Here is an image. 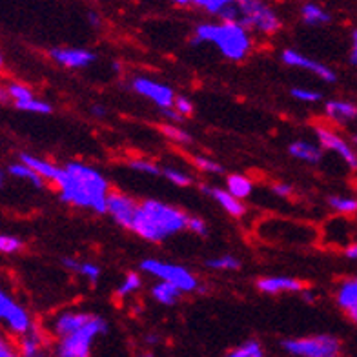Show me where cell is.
Returning a JSON list of instances; mask_svg holds the SVG:
<instances>
[{"mask_svg":"<svg viewBox=\"0 0 357 357\" xmlns=\"http://www.w3.org/2000/svg\"><path fill=\"white\" fill-rule=\"evenodd\" d=\"M61 199L75 208H88L95 213H108L109 183L99 169L84 162H70L62 168L55 183Z\"/></svg>","mask_w":357,"mask_h":357,"instance_id":"1","label":"cell"},{"mask_svg":"<svg viewBox=\"0 0 357 357\" xmlns=\"http://www.w3.org/2000/svg\"><path fill=\"white\" fill-rule=\"evenodd\" d=\"M188 219L190 215L166 202L146 199L139 204L132 231L150 243H162L181 230H186Z\"/></svg>","mask_w":357,"mask_h":357,"instance_id":"2","label":"cell"},{"mask_svg":"<svg viewBox=\"0 0 357 357\" xmlns=\"http://www.w3.org/2000/svg\"><path fill=\"white\" fill-rule=\"evenodd\" d=\"M210 43L228 61H245L252 52V38L239 22H204L199 24L193 33L192 44Z\"/></svg>","mask_w":357,"mask_h":357,"instance_id":"3","label":"cell"},{"mask_svg":"<svg viewBox=\"0 0 357 357\" xmlns=\"http://www.w3.org/2000/svg\"><path fill=\"white\" fill-rule=\"evenodd\" d=\"M106 332H108V323L100 315H93L84 328L56 341L55 357H91L93 341Z\"/></svg>","mask_w":357,"mask_h":357,"instance_id":"4","label":"cell"},{"mask_svg":"<svg viewBox=\"0 0 357 357\" xmlns=\"http://www.w3.org/2000/svg\"><path fill=\"white\" fill-rule=\"evenodd\" d=\"M239 6V24L246 31H259L263 35H275L282 28L279 15L259 0H241Z\"/></svg>","mask_w":357,"mask_h":357,"instance_id":"5","label":"cell"},{"mask_svg":"<svg viewBox=\"0 0 357 357\" xmlns=\"http://www.w3.org/2000/svg\"><path fill=\"white\" fill-rule=\"evenodd\" d=\"M281 347L284 352L294 357H339L343 348L341 341L330 334L284 339Z\"/></svg>","mask_w":357,"mask_h":357,"instance_id":"6","label":"cell"},{"mask_svg":"<svg viewBox=\"0 0 357 357\" xmlns=\"http://www.w3.org/2000/svg\"><path fill=\"white\" fill-rule=\"evenodd\" d=\"M141 270L146 273H150L159 281L169 282L177 287L183 294H190V291H199V279L190 272L188 268L181 266V264L165 263L159 259H144L141 263Z\"/></svg>","mask_w":357,"mask_h":357,"instance_id":"7","label":"cell"},{"mask_svg":"<svg viewBox=\"0 0 357 357\" xmlns=\"http://www.w3.org/2000/svg\"><path fill=\"white\" fill-rule=\"evenodd\" d=\"M0 324H4L8 332L19 337L35 328L29 312L20 303L15 301L11 294H8L4 288H0Z\"/></svg>","mask_w":357,"mask_h":357,"instance_id":"8","label":"cell"},{"mask_svg":"<svg viewBox=\"0 0 357 357\" xmlns=\"http://www.w3.org/2000/svg\"><path fill=\"white\" fill-rule=\"evenodd\" d=\"M315 137L323 150L334 151L344 160L348 168L357 169V151L337 132L328 126H315Z\"/></svg>","mask_w":357,"mask_h":357,"instance_id":"9","label":"cell"},{"mask_svg":"<svg viewBox=\"0 0 357 357\" xmlns=\"http://www.w3.org/2000/svg\"><path fill=\"white\" fill-rule=\"evenodd\" d=\"M132 89L135 93L141 95V97H144V99L157 104L160 109L174 108L175 97H177L169 86L160 84V82H155V80L151 79H146V77H135L132 80Z\"/></svg>","mask_w":357,"mask_h":357,"instance_id":"10","label":"cell"},{"mask_svg":"<svg viewBox=\"0 0 357 357\" xmlns=\"http://www.w3.org/2000/svg\"><path fill=\"white\" fill-rule=\"evenodd\" d=\"M139 204L141 202H137L135 199L126 195V193L112 192L108 197V213L113 217V221L117 222V225L132 230Z\"/></svg>","mask_w":357,"mask_h":357,"instance_id":"11","label":"cell"},{"mask_svg":"<svg viewBox=\"0 0 357 357\" xmlns=\"http://www.w3.org/2000/svg\"><path fill=\"white\" fill-rule=\"evenodd\" d=\"M282 64H287L290 68H299V70L310 71L315 77H319L324 82H335L337 75L332 68H328L326 64H321V62L314 61V59H308L303 53H299L297 50H284L281 53Z\"/></svg>","mask_w":357,"mask_h":357,"instance_id":"12","label":"cell"},{"mask_svg":"<svg viewBox=\"0 0 357 357\" xmlns=\"http://www.w3.org/2000/svg\"><path fill=\"white\" fill-rule=\"evenodd\" d=\"M93 314H88V312H77V310H68L61 312L59 315H55L52 321V332L56 339L68 337V335L75 334L80 328H84L86 324L91 321Z\"/></svg>","mask_w":357,"mask_h":357,"instance_id":"13","label":"cell"},{"mask_svg":"<svg viewBox=\"0 0 357 357\" xmlns=\"http://www.w3.org/2000/svg\"><path fill=\"white\" fill-rule=\"evenodd\" d=\"M50 56L56 64L71 68V70L89 66L97 59L95 53L88 52L84 47H53V50H50Z\"/></svg>","mask_w":357,"mask_h":357,"instance_id":"14","label":"cell"},{"mask_svg":"<svg viewBox=\"0 0 357 357\" xmlns=\"http://www.w3.org/2000/svg\"><path fill=\"white\" fill-rule=\"evenodd\" d=\"M192 4L204 13L221 19L222 22H239L241 13L237 2H230V0H193Z\"/></svg>","mask_w":357,"mask_h":357,"instance_id":"15","label":"cell"},{"mask_svg":"<svg viewBox=\"0 0 357 357\" xmlns=\"http://www.w3.org/2000/svg\"><path fill=\"white\" fill-rule=\"evenodd\" d=\"M259 291L268 294V296H278V294H297L303 291L305 287L299 279L284 278V275H278V278H261L257 281Z\"/></svg>","mask_w":357,"mask_h":357,"instance_id":"16","label":"cell"},{"mask_svg":"<svg viewBox=\"0 0 357 357\" xmlns=\"http://www.w3.org/2000/svg\"><path fill=\"white\" fill-rule=\"evenodd\" d=\"M202 192L215 199V201L219 202V206H221L226 213H230L231 217H243L246 213V206L243 204V201L235 199L234 195L226 192V190L213 188V186H202Z\"/></svg>","mask_w":357,"mask_h":357,"instance_id":"17","label":"cell"},{"mask_svg":"<svg viewBox=\"0 0 357 357\" xmlns=\"http://www.w3.org/2000/svg\"><path fill=\"white\" fill-rule=\"evenodd\" d=\"M324 115L337 124H348L357 119V106L348 100H328L324 104Z\"/></svg>","mask_w":357,"mask_h":357,"instance_id":"18","label":"cell"},{"mask_svg":"<svg viewBox=\"0 0 357 357\" xmlns=\"http://www.w3.org/2000/svg\"><path fill=\"white\" fill-rule=\"evenodd\" d=\"M20 162L29 166V168L33 169L37 175H40L44 181H50V183L53 184L59 181V177H61L62 174V168H59L56 165H53V162H50V160L46 159H40V157L29 155V153H22V155H20Z\"/></svg>","mask_w":357,"mask_h":357,"instance_id":"19","label":"cell"},{"mask_svg":"<svg viewBox=\"0 0 357 357\" xmlns=\"http://www.w3.org/2000/svg\"><path fill=\"white\" fill-rule=\"evenodd\" d=\"M19 352L22 357H47L44 335L37 328L22 335L19 341Z\"/></svg>","mask_w":357,"mask_h":357,"instance_id":"20","label":"cell"},{"mask_svg":"<svg viewBox=\"0 0 357 357\" xmlns=\"http://www.w3.org/2000/svg\"><path fill=\"white\" fill-rule=\"evenodd\" d=\"M288 151H290L291 157H296L303 162H308V165H317L323 159V148L308 141H294Z\"/></svg>","mask_w":357,"mask_h":357,"instance_id":"21","label":"cell"},{"mask_svg":"<svg viewBox=\"0 0 357 357\" xmlns=\"http://www.w3.org/2000/svg\"><path fill=\"white\" fill-rule=\"evenodd\" d=\"M335 301L339 308H343L347 314L357 308V278H350L341 281L335 291Z\"/></svg>","mask_w":357,"mask_h":357,"instance_id":"22","label":"cell"},{"mask_svg":"<svg viewBox=\"0 0 357 357\" xmlns=\"http://www.w3.org/2000/svg\"><path fill=\"white\" fill-rule=\"evenodd\" d=\"M226 192L231 193L235 199L243 201V199L252 195V192H254V183L246 175H228V178H226Z\"/></svg>","mask_w":357,"mask_h":357,"instance_id":"23","label":"cell"},{"mask_svg":"<svg viewBox=\"0 0 357 357\" xmlns=\"http://www.w3.org/2000/svg\"><path fill=\"white\" fill-rule=\"evenodd\" d=\"M62 264H64V268H68L71 272L79 273V275L86 278L89 282H93V284L99 281L100 278V268L95 263H86V261H79V259L64 257L62 259Z\"/></svg>","mask_w":357,"mask_h":357,"instance_id":"24","label":"cell"},{"mask_svg":"<svg viewBox=\"0 0 357 357\" xmlns=\"http://www.w3.org/2000/svg\"><path fill=\"white\" fill-rule=\"evenodd\" d=\"M181 294H183V291L178 290L177 287H174V284H169V282L165 281L157 282V284L151 287V297H153L157 303H160V305L165 306L175 305V303L178 301Z\"/></svg>","mask_w":357,"mask_h":357,"instance_id":"25","label":"cell"},{"mask_svg":"<svg viewBox=\"0 0 357 357\" xmlns=\"http://www.w3.org/2000/svg\"><path fill=\"white\" fill-rule=\"evenodd\" d=\"M301 17L308 26H323V24L330 22V13L326 10H323L319 4L315 2H306L301 8Z\"/></svg>","mask_w":357,"mask_h":357,"instance_id":"26","label":"cell"},{"mask_svg":"<svg viewBox=\"0 0 357 357\" xmlns=\"http://www.w3.org/2000/svg\"><path fill=\"white\" fill-rule=\"evenodd\" d=\"M8 174H10L11 177L20 178V181H28L29 184H33L35 188H44V183H46L40 175L35 174L33 169L29 168V166L22 165L20 160L19 162H13V165L8 166Z\"/></svg>","mask_w":357,"mask_h":357,"instance_id":"27","label":"cell"},{"mask_svg":"<svg viewBox=\"0 0 357 357\" xmlns=\"http://www.w3.org/2000/svg\"><path fill=\"white\" fill-rule=\"evenodd\" d=\"M328 206L339 215H356L357 199L347 197V195H332V197H328Z\"/></svg>","mask_w":357,"mask_h":357,"instance_id":"28","label":"cell"},{"mask_svg":"<svg viewBox=\"0 0 357 357\" xmlns=\"http://www.w3.org/2000/svg\"><path fill=\"white\" fill-rule=\"evenodd\" d=\"M225 357H264V348L257 339H248L246 343L230 350Z\"/></svg>","mask_w":357,"mask_h":357,"instance_id":"29","label":"cell"},{"mask_svg":"<svg viewBox=\"0 0 357 357\" xmlns=\"http://www.w3.org/2000/svg\"><path fill=\"white\" fill-rule=\"evenodd\" d=\"M206 266L212 270H221V272H235L241 268V261L234 255H221V257L208 259Z\"/></svg>","mask_w":357,"mask_h":357,"instance_id":"30","label":"cell"},{"mask_svg":"<svg viewBox=\"0 0 357 357\" xmlns=\"http://www.w3.org/2000/svg\"><path fill=\"white\" fill-rule=\"evenodd\" d=\"M141 287H142V279L139 273L137 272L126 273V278L123 279V282H121L117 288V297L132 296V294H135V291L139 290Z\"/></svg>","mask_w":357,"mask_h":357,"instance_id":"31","label":"cell"},{"mask_svg":"<svg viewBox=\"0 0 357 357\" xmlns=\"http://www.w3.org/2000/svg\"><path fill=\"white\" fill-rule=\"evenodd\" d=\"M15 108L20 109V112L38 113V115H47V113H52V112H53L52 104H47L46 100L37 99V97H33V99L26 100V102L15 104Z\"/></svg>","mask_w":357,"mask_h":357,"instance_id":"32","label":"cell"},{"mask_svg":"<svg viewBox=\"0 0 357 357\" xmlns=\"http://www.w3.org/2000/svg\"><path fill=\"white\" fill-rule=\"evenodd\" d=\"M160 132L168 137L169 141L177 142V144H192V137L188 132H184L183 128L177 126V124H162L160 126Z\"/></svg>","mask_w":357,"mask_h":357,"instance_id":"33","label":"cell"},{"mask_svg":"<svg viewBox=\"0 0 357 357\" xmlns=\"http://www.w3.org/2000/svg\"><path fill=\"white\" fill-rule=\"evenodd\" d=\"M8 93H10V99L13 104L26 102V100L35 97L31 88H28L26 84H20V82H11V84H8Z\"/></svg>","mask_w":357,"mask_h":357,"instance_id":"34","label":"cell"},{"mask_svg":"<svg viewBox=\"0 0 357 357\" xmlns=\"http://www.w3.org/2000/svg\"><path fill=\"white\" fill-rule=\"evenodd\" d=\"M24 246L22 239L17 237V235H8V234H0V254L11 255L20 252Z\"/></svg>","mask_w":357,"mask_h":357,"instance_id":"35","label":"cell"},{"mask_svg":"<svg viewBox=\"0 0 357 357\" xmlns=\"http://www.w3.org/2000/svg\"><path fill=\"white\" fill-rule=\"evenodd\" d=\"M193 165H195L197 169L204 172V174H222V166L210 159V157L195 155L193 157Z\"/></svg>","mask_w":357,"mask_h":357,"instance_id":"36","label":"cell"},{"mask_svg":"<svg viewBox=\"0 0 357 357\" xmlns=\"http://www.w3.org/2000/svg\"><path fill=\"white\" fill-rule=\"evenodd\" d=\"M162 175L168 178L169 183L175 184V186H190V184H192V177H190L188 174L181 172V169L166 168V169H162Z\"/></svg>","mask_w":357,"mask_h":357,"instance_id":"37","label":"cell"},{"mask_svg":"<svg viewBox=\"0 0 357 357\" xmlns=\"http://www.w3.org/2000/svg\"><path fill=\"white\" fill-rule=\"evenodd\" d=\"M130 168L137 169V172H141V174L146 175H160L162 174V169L155 165V162H151V160L146 159H133L130 160Z\"/></svg>","mask_w":357,"mask_h":357,"instance_id":"38","label":"cell"},{"mask_svg":"<svg viewBox=\"0 0 357 357\" xmlns=\"http://www.w3.org/2000/svg\"><path fill=\"white\" fill-rule=\"evenodd\" d=\"M291 97H296V99L301 100V102H319L321 100L319 91H314V89L306 88H294L291 89Z\"/></svg>","mask_w":357,"mask_h":357,"instance_id":"39","label":"cell"},{"mask_svg":"<svg viewBox=\"0 0 357 357\" xmlns=\"http://www.w3.org/2000/svg\"><path fill=\"white\" fill-rule=\"evenodd\" d=\"M174 109H177V112L183 115V119L190 117V115H193V112H195L192 100H190L188 97H184V95H177V97H175Z\"/></svg>","mask_w":357,"mask_h":357,"instance_id":"40","label":"cell"},{"mask_svg":"<svg viewBox=\"0 0 357 357\" xmlns=\"http://www.w3.org/2000/svg\"><path fill=\"white\" fill-rule=\"evenodd\" d=\"M0 357H22L19 347H15L6 335H0Z\"/></svg>","mask_w":357,"mask_h":357,"instance_id":"41","label":"cell"},{"mask_svg":"<svg viewBox=\"0 0 357 357\" xmlns=\"http://www.w3.org/2000/svg\"><path fill=\"white\" fill-rule=\"evenodd\" d=\"M186 230H190L192 234L199 235V237H204V235L208 234V226H206V222L202 221L201 217H190L188 228H186Z\"/></svg>","mask_w":357,"mask_h":357,"instance_id":"42","label":"cell"},{"mask_svg":"<svg viewBox=\"0 0 357 357\" xmlns=\"http://www.w3.org/2000/svg\"><path fill=\"white\" fill-rule=\"evenodd\" d=\"M272 192L275 193L278 197H290L291 193H294V188L287 183H275L272 186Z\"/></svg>","mask_w":357,"mask_h":357,"instance_id":"43","label":"cell"},{"mask_svg":"<svg viewBox=\"0 0 357 357\" xmlns=\"http://www.w3.org/2000/svg\"><path fill=\"white\" fill-rule=\"evenodd\" d=\"M162 113H165L166 119H168V121H172V123H183V115H181L177 109L168 108V109H162Z\"/></svg>","mask_w":357,"mask_h":357,"instance_id":"44","label":"cell"},{"mask_svg":"<svg viewBox=\"0 0 357 357\" xmlns=\"http://www.w3.org/2000/svg\"><path fill=\"white\" fill-rule=\"evenodd\" d=\"M350 62L357 68V29L352 31V50H350Z\"/></svg>","mask_w":357,"mask_h":357,"instance_id":"45","label":"cell"},{"mask_svg":"<svg viewBox=\"0 0 357 357\" xmlns=\"http://www.w3.org/2000/svg\"><path fill=\"white\" fill-rule=\"evenodd\" d=\"M344 257L352 259V261H357V241L344 248Z\"/></svg>","mask_w":357,"mask_h":357,"instance_id":"46","label":"cell"},{"mask_svg":"<svg viewBox=\"0 0 357 357\" xmlns=\"http://www.w3.org/2000/svg\"><path fill=\"white\" fill-rule=\"evenodd\" d=\"M8 102H11L8 88H2V86H0V104H8Z\"/></svg>","mask_w":357,"mask_h":357,"instance_id":"47","label":"cell"},{"mask_svg":"<svg viewBox=\"0 0 357 357\" xmlns=\"http://www.w3.org/2000/svg\"><path fill=\"white\" fill-rule=\"evenodd\" d=\"M91 113H93L95 117H104V115H106V109H104L102 106H99V104H95V106H91Z\"/></svg>","mask_w":357,"mask_h":357,"instance_id":"48","label":"cell"},{"mask_svg":"<svg viewBox=\"0 0 357 357\" xmlns=\"http://www.w3.org/2000/svg\"><path fill=\"white\" fill-rule=\"evenodd\" d=\"M146 343L157 344V343H159V337H157V335H148V337H146Z\"/></svg>","mask_w":357,"mask_h":357,"instance_id":"49","label":"cell"},{"mask_svg":"<svg viewBox=\"0 0 357 357\" xmlns=\"http://www.w3.org/2000/svg\"><path fill=\"white\" fill-rule=\"evenodd\" d=\"M89 22L91 24H99V17L95 13H89Z\"/></svg>","mask_w":357,"mask_h":357,"instance_id":"50","label":"cell"},{"mask_svg":"<svg viewBox=\"0 0 357 357\" xmlns=\"http://www.w3.org/2000/svg\"><path fill=\"white\" fill-rule=\"evenodd\" d=\"M348 317H350V319H352L354 323L357 324V308H356V310H352V312H350V314H348Z\"/></svg>","mask_w":357,"mask_h":357,"instance_id":"51","label":"cell"},{"mask_svg":"<svg viewBox=\"0 0 357 357\" xmlns=\"http://www.w3.org/2000/svg\"><path fill=\"white\" fill-rule=\"evenodd\" d=\"M139 357H155V356H153V354H151V352H142Z\"/></svg>","mask_w":357,"mask_h":357,"instance_id":"52","label":"cell"},{"mask_svg":"<svg viewBox=\"0 0 357 357\" xmlns=\"http://www.w3.org/2000/svg\"><path fill=\"white\" fill-rule=\"evenodd\" d=\"M2 184H4V172L0 169V186H2Z\"/></svg>","mask_w":357,"mask_h":357,"instance_id":"53","label":"cell"},{"mask_svg":"<svg viewBox=\"0 0 357 357\" xmlns=\"http://www.w3.org/2000/svg\"><path fill=\"white\" fill-rule=\"evenodd\" d=\"M4 66V59H2V55H0V68Z\"/></svg>","mask_w":357,"mask_h":357,"instance_id":"54","label":"cell"},{"mask_svg":"<svg viewBox=\"0 0 357 357\" xmlns=\"http://www.w3.org/2000/svg\"><path fill=\"white\" fill-rule=\"evenodd\" d=\"M354 142H356V144H357V133H354Z\"/></svg>","mask_w":357,"mask_h":357,"instance_id":"55","label":"cell"}]
</instances>
